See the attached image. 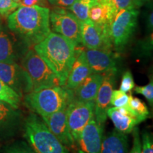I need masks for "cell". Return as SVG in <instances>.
I'll return each instance as SVG.
<instances>
[{
	"mask_svg": "<svg viewBox=\"0 0 153 153\" xmlns=\"http://www.w3.org/2000/svg\"><path fill=\"white\" fill-rule=\"evenodd\" d=\"M128 137L114 130L103 136L101 153H128Z\"/></svg>",
	"mask_w": 153,
	"mask_h": 153,
	"instance_id": "obj_20",
	"label": "cell"
},
{
	"mask_svg": "<svg viewBox=\"0 0 153 153\" xmlns=\"http://www.w3.org/2000/svg\"><path fill=\"white\" fill-rule=\"evenodd\" d=\"M27 48L13 32L0 24V62H17Z\"/></svg>",
	"mask_w": 153,
	"mask_h": 153,
	"instance_id": "obj_11",
	"label": "cell"
},
{
	"mask_svg": "<svg viewBox=\"0 0 153 153\" xmlns=\"http://www.w3.org/2000/svg\"><path fill=\"white\" fill-rule=\"evenodd\" d=\"M23 127L24 136L36 153H70L37 114L31 113L28 115Z\"/></svg>",
	"mask_w": 153,
	"mask_h": 153,
	"instance_id": "obj_4",
	"label": "cell"
},
{
	"mask_svg": "<svg viewBox=\"0 0 153 153\" xmlns=\"http://www.w3.org/2000/svg\"><path fill=\"white\" fill-rule=\"evenodd\" d=\"M88 17L91 22L100 26L106 24L110 25L111 24L109 15L106 7L99 1L90 9Z\"/></svg>",
	"mask_w": 153,
	"mask_h": 153,
	"instance_id": "obj_23",
	"label": "cell"
},
{
	"mask_svg": "<svg viewBox=\"0 0 153 153\" xmlns=\"http://www.w3.org/2000/svg\"><path fill=\"white\" fill-rule=\"evenodd\" d=\"M135 87V82H134L133 74L131 71L127 70L123 74L119 90L127 94L128 92H131Z\"/></svg>",
	"mask_w": 153,
	"mask_h": 153,
	"instance_id": "obj_28",
	"label": "cell"
},
{
	"mask_svg": "<svg viewBox=\"0 0 153 153\" xmlns=\"http://www.w3.org/2000/svg\"><path fill=\"white\" fill-rule=\"evenodd\" d=\"M41 118L50 131L68 150H76V143L70 133L67 120L66 109Z\"/></svg>",
	"mask_w": 153,
	"mask_h": 153,
	"instance_id": "obj_15",
	"label": "cell"
},
{
	"mask_svg": "<svg viewBox=\"0 0 153 153\" xmlns=\"http://www.w3.org/2000/svg\"><path fill=\"white\" fill-rule=\"evenodd\" d=\"M107 117H109L116 128V130L120 133L128 134L132 133L134 128L143 122L137 117L130 107H108L106 111Z\"/></svg>",
	"mask_w": 153,
	"mask_h": 153,
	"instance_id": "obj_17",
	"label": "cell"
},
{
	"mask_svg": "<svg viewBox=\"0 0 153 153\" xmlns=\"http://www.w3.org/2000/svg\"><path fill=\"white\" fill-rule=\"evenodd\" d=\"M36 53L45 61L64 86L75 59V46L66 38L51 32L33 46Z\"/></svg>",
	"mask_w": 153,
	"mask_h": 153,
	"instance_id": "obj_2",
	"label": "cell"
},
{
	"mask_svg": "<svg viewBox=\"0 0 153 153\" xmlns=\"http://www.w3.org/2000/svg\"><path fill=\"white\" fill-rule=\"evenodd\" d=\"M81 43L87 49L111 51L112 43L109 35V25L96 24L89 19L80 22Z\"/></svg>",
	"mask_w": 153,
	"mask_h": 153,
	"instance_id": "obj_8",
	"label": "cell"
},
{
	"mask_svg": "<svg viewBox=\"0 0 153 153\" xmlns=\"http://www.w3.org/2000/svg\"><path fill=\"white\" fill-rule=\"evenodd\" d=\"M137 52L143 56H150L152 51V35L151 33L150 36L140 41L137 45Z\"/></svg>",
	"mask_w": 153,
	"mask_h": 153,
	"instance_id": "obj_31",
	"label": "cell"
},
{
	"mask_svg": "<svg viewBox=\"0 0 153 153\" xmlns=\"http://www.w3.org/2000/svg\"><path fill=\"white\" fill-rule=\"evenodd\" d=\"M1 17L0 16V24H1Z\"/></svg>",
	"mask_w": 153,
	"mask_h": 153,
	"instance_id": "obj_39",
	"label": "cell"
},
{
	"mask_svg": "<svg viewBox=\"0 0 153 153\" xmlns=\"http://www.w3.org/2000/svg\"><path fill=\"white\" fill-rule=\"evenodd\" d=\"M116 72L104 74L102 82L94 101V118L99 126L104 128L107 119L106 111L110 106L112 91L116 82Z\"/></svg>",
	"mask_w": 153,
	"mask_h": 153,
	"instance_id": "obj_12",
	"label": "cell"
},
{
	"mask_svg": "<svg viewBox=\"0 0 153 153\" xmlns=\"http://www.w3.org/2000/svg\"><path fill=\"white\" fill-rule=\"evenodd\" d=\"M23 123L22 114L19 108L0 100V140L14 137Z\"/></svg>",
	"mask_w": 153,
	"mask_h": 153,
	"instance_id": "obj_14",
	"label": "cell"
},
{
	"mask_svg": "<svg viewBox=\"0 0 153 153\" xmlns=\"http://www.w3.org/2000/svg\"><path fill=\"white\" fill-rule=\"evenodd\" d=\"M92 73V70L86 59L85 51L82 49L76 51L75 49V59L64 87L73 90Z\"/></svg>",
	"mask_w": 153,
	"mask_h": 153,
	"instance_id": "obj_18",
	"label": "cell"
},
{
	"mask_svg": "<svg viewBox=\"0 0 153 153\" xmlns=\"http://www.w3.org/2000/svg\"><path fill=\"white\" fill-rule=\"evenodd\" d=\"M108 10L111 22L118 11L123 9H137L143 3L140 0H99Z\"/></svg>",
	"mask_w": 153,
	"mask_h": 153,
	"instance_id": "obj_21",
	"label": "cell"
},
{
	"mask_svg": "<svg viewBox=\"0 0 153 153\" xmlns=\"http://www.w3.org/2000/svg\"><path fill=\"white\" fill-rule=\"evenodd\" d=\"M8 28L28 47L43 41L51 33L48 7H19L7 16Z\"/></svg>",
	"mask_w": 153,
	"mask_h": 153,
	"instance_id": "obj_1",
	"label": "cell"
},
{
	"mask_svg": "<svg viewBox=\"0 0 153 153\" xmlns=\"http://www.w3.org/2000/svg\"><path fill=\"white\" fill-rule=\"evenodd\" d=\"M3 153H36L27 143L18 141L6 147Z\"/></svg>",
	"mask_w": 153,
	"mask_h": 153,
	"instance_id": "obj_27",
	"label": "cell"
},
{
	"mask_svg": "<svg viewBox=\"0 0 153 153\" xmlns=\"http://www.w3.org/2000/svg\"><path fill=\"white\" fill-rule=\"evenodd\" d=\"M19 7H46L48 5V0H21L19 4Z\"/></svg>",
	"mask_w": 153,
	"mask_h": 153,
	"instance_id": "obj_34",
	"label": "cell"
},
{
	"mask_svg": "<svg viewBox=\"0 0 153 153\" xmlns=\"http://www.w3.org/2000/svg\"><path fill=\"white\" fill-rule=\"evenodd\" d=\"M110 104L115 107H123V108H129V95L122 91L113 90L111 97Z\"/></svg>",
	"mask_w": 153,
	"mask_h": 153,
	"instance_id": "obj_26",
	"label": "cell"
},
{
	"mask_svg": "<svg viewBox=\"0 0 153 153\" xmlns=\"http://www.w3.org/2000/svg\"><path fill=\"white\" fill-rule=\"evenodd\" d=\"M19 7V4L14 2L13 0H0V16L7 18Z\"/></svg>",
	"mask_w": 153,
	"mask_h": 153,
	"instance_id": "obj_30",
	"label": "cell"
},
{
	"mask_svg": "<svg viewBox=\"0 0 153 153\" xmlns=\"http://www.w3.org/2000/svg\"><path fill=\"white\" fill-rule=\"evenodd\" d=\"M135 92L139 94L143 95L148 101L149 104L151 106L153 105V82L152 79L150 80V82L148 85L142 86V87H134Z\"/></svg>",
	"mask_w": 153,
	"mask_h": 153,
	"instance_id": "obj_29",
	"label": "cell"
},
{
	"mask_svg": "<svg viewBox=\"0 0 153 153\" xmlns=\"http://www.w3.org/2000/svg\"><path fill=\"white\" fill-rule=\"evenodd\" d=\"M152 19H153V14H152V11H151V12H150V14H148V19H147V28H148V30L150 32H151V33H152V26H153Z\"/></svg>",
	"mask_w": 153,
	"mask_h": 153,
	"instance_id": "obj_36",
	"label": "cell"
},
{
	"mask_svg": "<svg viewBox=\"0 0 153 153\" xmlns=\"http://www.w3.org/2000/svg\"><path fill=\"white\" fill-rule=\"evenodd\" d=\"M13 1H14V2H16L17 4H19V2H20L21 0H13Z\"/></svg>",
	"mask_w": 153,
	"mask_h": 153,
	"instance_id": "obj_37",
	"label": "cell"
},
{
	"mask_svg": "<svg viewBox=\"0 0 153 153\" xmlns=\"http://www.w3.org/2000/svg\"><path fill=\"white\" fill-rule=\"evenodd\" d=\"M104 128L99 126L94 117L86 126L76 140L77 153H101Z\"/></svg>",
	"mask_w": 153,
	"mask_h": 153,
	"instance_id": "obj_13",
	"label": "cell"
},
{
	"mask_svg": "<svg viewBox=\"0 0 153 153\" xmlns=\"http://www.w3.org/2000/svg\"><path fill=\"white\" fill-rule=\"evenodd\" d=\"M142 153H153L152 134L144 131L142 134Z\"/></svg>",
	"mask_w": 153,
	"mask_h": 153,
	"instance_id": "obj_32",
	"label": "cell"
},
{
	"mask_svg": "<svg viewBox=\"0 0 153 153\" xmlns=\"http://www.w3.org/2000/svg\"><path fill=\"white\" fill-rule=\"evenodd\" d=\"M50 26L55 33L66 38L75 47L81 43L80 22L65 8L56 7L50 11Z\"/></svg>",
	"mask_w": 153,
	"mask_h": 153,
	"instance_id": "obj_7",
	"label": "cell"
},
{
	"mask_svg": "<svg viewBox=\"0 0 153 153\" xmlns=\"http://www.w3.org/2000/svg\"><path fill=\"white\" fill-rule=\"evenodd\" d=\"M104 74L92 73L72 90L73 99L76 101H95L102 82Z\"/></svg>",
	"mask_w": 153,
	"mask_h": 153,
	"instance_id": "obj_19",
	"label": "cell"
},
{
	"mask_svg": "<svg viewBox=\"0 0 153 153\" xmlns=\"http://www.w3.org/2000/svg\"><path fill=\"white\" fill-rule=\"evenodd\" d=\"M48 2L55 7L60 8H68L71 6L74 0H48Z\"/></svg>",
	"mask_w": 153,
	"mask_h": 153,
	"instance_id": "obj_35",
	"label": "cell"
},
{
	"mask_svg": "<svg viewBox=\"0 0 153 153\" xmlns=\"http://www.w3.org/2000/svg\"><path fill=\"white\" fill-rule=\"evenodd\" d=\"M129 106L132 111L142 121H145L147 118L150 117V112L146 104L139 98L133 97L132 94L129 95Z\"/></svg>",
	"mask_w": 153,
	"mask_h": 153,
	"instance_id": "obj_25",
	"label": "cell"
},
{
	"mask_svg": "<svg viewBox=\"0 0 153 153\" xmlns=\"http://www.w3.org/2000/svg\"><path fill=\"white\" fill-rule=\"evenodd\" d=\"M22 97L0 79V100L8 103L14 108H19Z\"/></svg>",
	"mask_w": 153,
	"mask_h": 153,
	"instance_id": "obj_24",
	"label": "cell"
},
{
	"mask_svg": "<svg viewBox=\"0 0 153 153\" xmlns=\"http://www.w3.org/2000/svg\"><path fill=\"white\" fill-rule=\"evenodd\" d=\"M139 11L137 9L118 11L109 25V35L112 47L122 53L127 46L136 29Z\"/></svg>",
	"mask_w": 153,
	"mask_h": 153,
	"instance_id": "obj_6",
	"label": "cell"
},
{
	"mask_svg": "<svg viewBox=\"0 0 153 153\" xmlns=\"http://www.w3.org/2000/svg\"><path fill=\"white\" fill-rule=\"evenodd\" d=\"M21 65L29 76L33 91L61 86L60 79L34 50L28 49L22 57Z\"/></svg>",
	"mask_w": 153,
	"mask_h": 153,
	"instance_id": "obj_5",
	"label": "cell"
},
{
	"mask_svg": "<svg viewBox=\"0 0 153 153\" xmlns=\"http://www.w3.org/2000/svg\"><path fill=\"white\" fill-rule=\"evenodd\" d=\"M23 98L25 105L31 111L44 117L65 110L73 100V93L64 86H57L33 91Z\"/></svg>",
	"mask_w": 153,
	"mask_h": 153,
	"instance_id": "obj_3",
	"label": "cell"
},
{
	"mask_svg": "<svg viewBox=\"0 0 153 153\" xmlns=\"http://www.w3.org/2000/svg\"><path fill=\"white\" fill-rule=\"evenodd\" d=\"M140 1H141V2H142L143 4V2H144V1H148V0H140Z\"/></svg>",
	"mask_w": 153,
	"mask_h": 153,
	"instance_id": "obj_38",
	"label": "cell"
},
{
	"mask_svg": "<svg viewBox=\"0 0 153 153\" xmlns=\"http://www.w3.org/2000/svg\"><path fill=\"white\" fill-rule=\"evenodd\" d=\"M85 53L93 73L105 74L110 72H117L116 55L111 51L87 49Z\"/></svg>",
	"mask_w": 153,
	"mask_h": 153,
	"instance_id": "obj_16",
	"label": "cell"
},
{
	"mask_svg": "<svg viewBox=\"0 0 153 153\" xmlns=\"http://www.w3.org/2000/svg\"><path fill=\"white\" fill-rule=\"evenodd\" d=\"M66 114L69 128L76 142L86 126L94 117V101L73 99L67 107Z\"/></svg>",
	"mask_w": 153,
	"mask_h": 153,
	"instance_id": "obj_9",
	"label": "cell"
},
{
	"mask_svg": "<svg viewBox=\"0 0 153 153\" xmlns=\"http://www.w3.org/2000/svg\"><path fill=\"white\" fill-rule=\"evenodd\" d=\"M0 79L22 98L33 91L29 76L17 62H0Z\"/></svg>",
	"mask_w": 153,
	"mask_h": 153,
	"instance_id": "obj_10",
	"label": "cell"
},
{
	"mask_svg": "<svg viewBox=\"0 0 153 153\" xmlns=\"http://www.w3.org/2000/svg\"><path fill=\"white\" fill-rule=\"evenodd\" d=\"M99 0H74L73 4L68 7V9L72 11L79 22H83L89 19L88 14L89 10Z\"/></svg>",
	"mask_w": 153,
	"mask_h": 153,
	"instance_id": "obj_22",
	"label": "cell"
},
{
	"mask_svg": "<svg viewBox=\"0 0 153 153\" xmlns=\"http://www.w3.org/2000/svg\"><path fill=\"white\" fill-rule=\"evenodd\" d=\"M133 145L131 150L129 153H142V146H141V140L140 137L138 128L135 127L133 130Z\"/></svg>",
	"mask_w": 153,
	"mask_h": 153,
	"instance_id": "obj_33",
	"label": "cell"
}]
</instances>
